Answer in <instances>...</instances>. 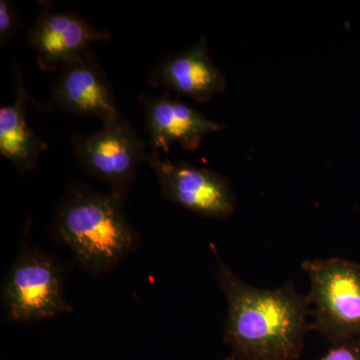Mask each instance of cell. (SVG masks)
Masks as SVG:
<instances>
[{"mask_svg": "<svg viewBox=\"0 0 360 360\" xmlns=\"http://www.w3.org/2000/svg\"><path fill=\"white\" fill-rule=\"evenodd\" d=\"M217 257V278L227 302L224 338L236 360H298L309 330V304L291 283L274 290L243 281Z\"/></svg>", "mask_w": 360, "mask_h": 360, "instance_id": "obj_1", "label": "cell"}, {"mask_svg": "<svg viewBox=\"0 0 360 360\" xmlns=\"http://www.w3.org/2000/svg\"><path fill=\"white\" fill-rule=\"evenodd\" d=\"M49 233L94 277L108 274L141 245V236L125 212L124 198L78 179L71 181L56 205Z\"/></svg>", "mask_w": 360, "mask_h": 360, "instance_id": "obj_2", "label": "cell"}, {"mask_svg": "<svg viewBox=\"0 0 360 360\" xmlns=\"http://www.w3.org/2000/svg\"><path fill=\"white\" fill-rule=\"evenodd\" d=\"M0 293L4 317L8 322L32 323L73 311L65 297L63 264L34 246L21 248Z\"/></svg>", "mask_w": 360, "mask_h": 360, "instance_id": "obj_3", "label": "cell"}, {"mask_svg": "<svg viewBox=\"0 0 360 360\" xmlns=\"http://www.w3.org/2000/svg\"><path fill=\"white\" fill-rule=\"evenodd\" d=\"M314 326L333 345L360 338V264L342 257L305 260Z\"/></svg>", "mask_w": 360, "mask_h": 360, "instance_id": "obj_4", "label": "cell"}, {"mask_svg": "<svg viewBox=\"0 0 360 360\" xmlns=\"http://www.w3.org/2000/svg\"><path fill=\"white\" fill-rule=\"evenodd\" d=\"M146 146L122 115L104 122L94 134H75L71 139L78 165L90 176L105 184L110 193L124 200L136 179L139 165L148 158Z\"/></svg>", "mask_w": 360, "mask_h": 360, "instance_id": "obj_5", "label": "cell"}, {"mask_svg": "<svg viewBox=\"0 0 360 360\" xmlns=\"http://www.w3.org/2000/svg\"><path fill=\"white\" fill-rule=\"evenodd\" d=\"M146 161L158 177L163 198L169 202L207 219H224L236 212L238 200L224 174L184 161L162 160L158 150H150Z\"/></svg>", "mask_w": 360, "mask_h": 360, "instance_id": "obj_6", "label": "cell"}, {"mask_svg": "<svg viewBox=\"0 0 360 360\" xmlns=\"http://www.w3.org/2000/svg\"><path fill=\"white\" fill-rule=\"evenodd\" d=\"M27 44L44 72H56L65 63L91 51V45L110 41L111 34L97 30L73 11H60L51 4L41 8L27 32Z\"/></svg>", "mask_w": 360, "mask_h": 360, "instance_id": "obj_7", "label": "cell"}, {"mask_svg": "<svg viewBox=\"0 0 360 360\" xmlns=\"http://www.w3.org/2000/svg\"><path fill=\"white\" fill-rule=\"evenodd\" d=\"M59 110L103 122L122 115L110 78L94 51H89L65 63L52 84L46 110Z\"/></svg>", "mask_w": 360, "mask_h": 360, "instance_id": "obj_8", "label": "cell"}, {"mask_svg": "<svg viewBox=\"0 0 360 360\" xmlns=\"http://www.w3.org/2000/svg\"><path fill=\"white\" fill-rule=\"evenodd\" d=\"M139 103L144 108L150 150L168 153L174 143L188 151L198 150L206 135L225 129L168 91L160 96H141Z\"/></svg>", "mask_w": 360, "mask_h": 360, "instance_id": "obj_9", "label": "cell"}, {"mask_svg": "<svg viewBox=\"0 0 360 360\" xmlns=\"http://www.w3.org/2000/svg\"><path fill=\"white\" fill-rule=\"evenodd\" d=\"M149 84L206 103L222 94L227 82L202 37L184 51L161 56L151 70Z\"/></svg>", "mask_w": 360, "mask_h": 360, "instance_id": "obj_10", "label": "cell"}, {"mask_svg": "<svg viewBox=\"0 0 360 360\" xmlns=\"http://www.w3.org/2000/svg\"><path fill=\"white\" fill-rule=\"evenodd\" d=\"M15 99L0 108V153L20 174H30L37 167L40 155L47 150L46 142L35 134L27 122L26 108L33 103L44 108L28 94L21 66L13 63ZM44 110V108H42Z\"/></svg>", "mask_w": 360, "mask_h": 360, "instance_id": "obj_11", "label": "cell"}, {"mask_svg": "<svg viewBox=\"0 0 360 360\" xmlns=\"http://www.w3.org/2000/svg\"><path fill=\"white\" fill-rule=\"evenodd\" d=\"M21 27L20 16L13 2L0 0V46L4 49Z\"/></svg>", "mask_w": 360, "mask_h": 360, "instance_id": "obj_12", "label": "cell"}, {"mask_svg": "<svg viewBox=\"0 0 360 360\" xmlns=\"http://www.w3.org/2000/svg\"><path fill=\"white\" fill-rule=\"evenodd\" d=\"M319 360H360V338L333 345Z\"/></svg>", "mask_w": 360, "mask_h": 360, "instance_id": "obj_13", "label": "cell"}, {"mask_svg": "<svg viewBox=\"0 0 360 360\" xmlns=\"http://www.w3.org/2000/svg\"><path fill=\"white\" fill-rule=\"evenodd\" d=\"M226 360H236V359H233V357H232V356H229V359H227Z\"/></svg>", "mask_w": 360, "mask_h": 360, "instance_id": "obj_14", "label": "cell"}]
</instances>
